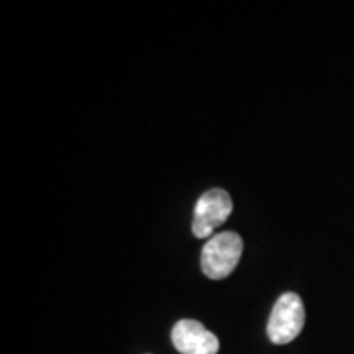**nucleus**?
Masks as SVG:
<instances>
[{
    "label": "nucleus",
    "instance_id": "nucleus-1",
    "mask_svg": "<svg viewBox=\"0 0 354 354\" xmlns=\"http://www.w3.org/2000/svg\"><path fill=\"white\" fill-rule=\"evenodd\" d=\"M243 254V240L238 233L223 232L212 236L202 250V271L209 279L228 277Z\"/></svg>",
    "mask_w": 354,
    "mask_h": 354
},
{
    "label": "nucleus",
    "instance_id": "nucleus-2",
    "mask_svg": "<svg viewBox=\"0 0 354 354\" xmlns=\"http://www.w3.org/2000/svg\"><path fill=\"white\" fill-rule=\"evenodd\" d=\"M305 323L302 299L294 292H287L277 299L268 322V336L274 344H287L300 335Z\"/></svg>",
    "mask_w": 354,
    "mask_h": 354
},
{
    "label": "nucleus",
    "instance_id": "nucleus-3",
    "mask_svg": "<svg viewBox=\"0 0 354 354\" xmlns=\"http://www.w3.org/2000/svg\"><path fill=\"white\" fill-rule=\"evenodd\" d=\"M233 212L232 197L227 190L212 189L198 198L194 210L192 232L197 238H207L215 232L220 225L228 220Z\"/></svg>",
    "mask_w": 354,
    "mask_h": 354
},
{
    "label": "nucleus",
    "instance_id": "nucleus-4",
    "mask_svg": "<svg viewBox=\"0 0 354 354\" xmlns=\"http://www.w3.org/2000/svg\"><path fill=\"white\" fill-rule=\"evenodd\" d=\"M172 343L180 354H218V338L197 320H180L172 328Z\"/></svg>",
    "mask_w": 354,
    "mask_h": 354
}]
</instances>
